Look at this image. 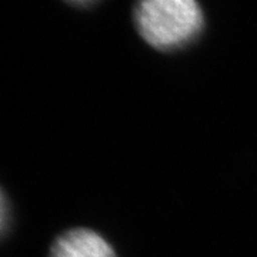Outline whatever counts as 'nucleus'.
<instances>
[{
  "label": "nucleus",
  "mask_w": 257,
  "mask_h": 257,
  "mask_svg": "<svg viewBox=\"0 0 257 257\" xmlns=\"http://www.w3.org/2000/svg\"><path fill=\"white\" fill-rule=\"evenodd\" d=\"M135 18L142 37L160 50L189 43L203 26V12L193 0L140 2Z\"/></svg>",
  "instance_id": "1"
},
{
  "label": "nucleus",
  "mask_w": 257,
  "mask_h": 257,
  "mask_svg": "<svg viewBox=\"0 0 257 257\" xmlns=\"http://www.w3.org/2000/svg\"><path fill=\"white\" fill-rule=\"evenodd\" d=\"M49 257H116L111 246L89 229H74L57 237Z\"/></svg>",
  "instance_id": "2"
}]
</instances>
